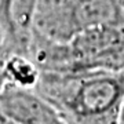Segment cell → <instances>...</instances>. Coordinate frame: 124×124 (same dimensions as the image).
Wrapping results in <instances>:
<instances>
[{
  "label": "cell",
  "instance_id": "obj_6",
  "mask_svg": "<svg viewBox=\"0 0 124 124\" xmlns=\"http://www.w3.org/2000/svg\"><path fill=\"white\" fill-rule=\"evenodd\" d=\"M6 84H7V79H6L4 70H3V68H0V95H1V93H3Z\"/></svg>",
  "mask_w": 124,
  "mask_h": 124
},
{
  "label": "cell",
  "instance_id": "obj_8",
  "mask_svg": "<svg viewBox=\"0 0 124 124\" xmlns=\"http://www.w3.org/2000/svg\"><path fill=\"white\" fill-rule=\"evenodd\" d=\"M0 124H6V119L1 116V113H0Z\"/></svg>",
  "mask_w": 124,
  "mask_h": 124
},
{
  "label": "cell",
  "instance_id": "obj_2",
  "mask_svg": "<svg viewBox=\"0 0 124 124\" xmlns=\"http://www.w3.org/2000/svg\"><path fill=\"white\" fill-rule=\"evenodd\" d=\"M98 26H124V0H37L32 35L66 43Z\"/></svg>",
  "mask_w": 124,
  "mask_h": 124
},
{
  "label": "cell",
  "instance_id": "obj_1",
  "mask_svg": "<svg viewBox=\"0 0 124 124\" xmlns=\"http://www.w3.org/2000/svg\"><path fill=\"white\" fill-rule=\"evenodd\" d=\"M35 90L68 124H116L124 101V70H40Z\"/></svg>",
  "mask_w": 124,
  "mask_h": 124
},
{
  "label": "cell",
  "instance_id": "obj_7",
  "mask_svg": "<svg viewBox=\"0 0 124 124\" xmlns=\"http://www.w3.org/2000/svg\"><path fill=\"white\" fill-rule=\"evenodd\" d=\"M116 124H124V101L121 103V108H120V113L119 117H117V123Z\"/></svg>",
  "mask_w": 124,
  "mask_h": 124
},
{
  "label": "cell",
  "instance_id": "obj_4",
  "mask_svg": "<svg viewBox=\"0 0 124 124\" xmlns=\"http://www.w3.org/2000/svg\"><path fill=\"white\" fill-rule=\"evenodd\" d=\"M3 70L7 83L25 88H35L40 77V69L28 55H11L4 62Z\"/></svg>",
  "mask_w": 124,
  "mask_h": 124
},
{
  "label": "cell",
  "instance_id": "obj_3",
  "mask_svg": "<svg viewBox=\"0 0 124 124\" xmlns=\"http://www.w3.org/2000/svg\"><path fill=\"white\" fill-rule=\"evenodd\" d=\"M0 113L13 124H68L57 108L35 88L11 83L0 95Z\"/></svg>",
  "mask_w": 124,
  "mask_h": 124
},
{
  "label": "cell",
  "instance_id": "obj_5",
  "mask_svg": "<svg viewBox=\"0 0 124 124\" xmlns=\"http://www.w3.org/2000/svg\"><path fill=\"white\" fill-rule=\"evenodd\" d=\"M11 55H14L13 47H11V43H10V39L7 33H6L4 28L0 22V68H3L4 62L8 59Z\"/></svg>",
  "mask_w": 124,
  "mask_h": 124
}]
</instances>
